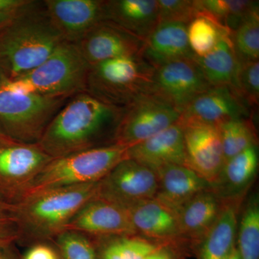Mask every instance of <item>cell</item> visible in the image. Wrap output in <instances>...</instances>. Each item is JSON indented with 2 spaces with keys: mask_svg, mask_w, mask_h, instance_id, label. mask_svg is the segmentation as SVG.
<instances>
[{
  "mask_svg": "<svg viewBox=\"0 0 259 259\" xmlns=\"http://www.w3.org/2000/svg\"><path fill=\"white\" fill-rule=\"evenodd\" d=\"M125 208L138 236L159 243L182 241L176 212L157 199L140 201Z\"/></svg>",
  "mask_w": 259,
  "mask_h": 259,
  "instance_id": "17",
  "label": "cell"
},
{
  "mask_svg": "<svg viewBox=\"0 0 259 259\" xmlns=\"http://www.w3.org/2000/svg\"><path fill=\"white\" fill-rule=\"evenodd\" d=\"M180 123L183 127L186 166L212 186L225 164L218 127L204 124Z\"/></svg>",
  "mask_w": 259,
  "mask_h": 259,
  "instance_id": "13",
  "label": "cell"
},
{
  "mask_svg": "<svg viewBox=\"0 0 259 259\" xmlns=\"http://www.w3.org/2000/svg\"><path fill=\"white\" fill-rule=\"evenodd\" d=\"M54 240L61 259H98L95 243L86 235L66 231Z\"/></svg>",
  "mask_w": 259,
  "mask_h": 259,
  "instance_id": "32",
  "label": "cell"
},
{
  "mask_svg": "<svg viewBox=\"0 0 259 259\" xmlns=\"http://www.w3.org/2000/svg\"><path fill=\"white\" fill-rule=\"evenodd\" d=\"M144 259H177L171 243H161Z\"/></svg>",
  "mask_w": 259,
  "mask_h": 259,
  "instance_id": "37",
  "label": "cell"
},
{
  "mask_svg": "<svg viewBox=\"0 0 259 259\" xmlns=\"http://www.w3.org/2000/svg\"><path fill=\"white\" fill-rule=\"evenodd\" d=\"M18 231L12 204L0 199V248L18 241Z\"/></svg>",
  "mask_w": 259,
  "mask_h": 259,
  "instance_id": "35",
  "label": "cell"
},
{
  "mask_svg": "<svg viewBox=\"0 0 259 259\" xmlns=\"http://www.w3.org/2000/svg\"><path fill=\"white\" fill-rule=\"evenodd\" d=\"M153 171L157 179L154 198L175 212L195 194L212 189L207 181L183 165H163Z\"/></svg>",
  "mask_w": 259,
  "mask_h": 259,
  "instance_id": "19",
  "label": "cell"
},
{
  "mask_svg": "<svg viewBox=\"0 0 259 259\" xmlns=\"http://www.w3.org/2000/svg\"><path fill=\"white\" fill-rule=\"evenodd\" d=\"M53 25L66 42L76 44L105 20L104 0H44Z\"/></svg>",
  "mask_w": 259,
  "mask_h": 259,
  "instance_id": "16",
  "label": "cell"
},
{
  "mask_svg": "<svg viewBox=\"0 0 259 259\" xmlns=\"http://www.w3.org/2000/svg\"><path fill=\"white\" fill-rule=\"evenodd\" d=\"M154 71L141 56L102 61L90 65L86 92L105 103L125 107L152 94Z\"/></svg>",
  "mask_w": 259,
  "mask_h": 259,
  "instance_id": "6",
  "label": "cell"
},
{
  "mask_svg": "<svg viewBox=\"0 0 259 259\" xmlns=\"http://www.w3.org/2000/svg\"><path fill=\"white\" fill-rule=\"evenodd\" d=\"M5 79H6V77H5L4 74H3L2 69H0V84L3 83V81H4Z\"/></svg>",
  "mask_w": 259,
  "mask_h": 259,
  "instance_id": "42",
  "label": "cell"
},
{
  "mask_svg": "<svg viewBox=\"0 0 259 259\" xmlns=\"http://www.w3.org/2000/svg\"><path fill=\"white\" fill-rule=\"evenodd\" d=\"M254 113L233 87L221 85L212 86L196 97L182 112L179 120L182 123L218 127L227 121L253 117Z\"/></svg>",
  "mask_w": 259,
  "mask_h": 259,
  "instance_id": "12",
  "label": "cell"
},
{
  "mask_svg": "<svg viewBox=\"0 0 259 259\" xmlns=\"http://www.w3.org/2000/svg\"><path fill=\"white\" fill-rule=\"evenodd\" d=\"M156 191L155 172L127 158L98 182L97 196L127 207L140 201L154 198Z\"/></svg>",
  "mask_w": 259,
  "mask_h": 259,
  "instance_id": "10",
  "label": "cell"
},
{
  "mask_svg": "<svg viewBox=\"0 0 259 259\" xmlns=\"http://www.w3.org/2000/svg\"><path fill=\"white\" fill-rule=\"evenodd\" d=\"M233 88L250 108L256 112L259 103L258 61H239Z\"/></svg>",
  "mask_w": 259,
  "mask_h": 259,
  "instance_id": "33",
  "label": "cell"
},
{
  "mask_svg": "<svg viewBox=\"0 0 259 259\" xmlns=\"http://www.w3.org/2000/svg\"><path fill=\"white\" fill-rule=\"evenodd\" d=\"M97 183L47 191L11 204L18 226V241L42 243L54 239L88 201L97 196Z\"/></svg>",
  "mask_w": 259,
  "mask_h": 259,
  "instance_id": "3",
  "label": "cell"
},
{
  "mask_svg": "<svg viewBox=\"0 0 259 259\" xmlns=\"http://www.w3.org/2000/svg\"><path fill=\"white\" fill-rule=\"evenodd\" d=\"M225 163L251 146H258V135L252 117L227 121L218 126Z\"/></svg>",
  "mask_w": 259,
  "mask_h": 259,
  "instance_id": "28",
  "label": "cell"
},
{
  "mask_svg": "<svg viewBox=\"0 0 259 259\" xmlns=\"http://www.w3.org/2000/svg\"><path fill=\"white\" fill-rule=\"evenodd\" d=\"M159 24L187 25L198 15L196 0H158Z\"/></svg>",
  "mask_w": 259,
  "mask_h": 259,
  "instance_id": "34",
  "label": "cell"
},
{
  "mask_svg": "<svg viewBox=\"0 0 259 259\" xmlns=\"http://www.w3.org/2000/svg\"><path fill=\"white\" fill-rule=\"evenodd\" d=\"M232 37L223 39L203 57L194 56V61L212 86H233L239 61L233 48Z\"/></svg>",
  "mask_w": 259,
  "mask_h": 259,
  "instance_id": "25",
  "label": "cell"
},
{
  "mask_svg": "<svg viewBox=\"0 0 259 259\" xmlns=\"http://www.w3.org/2000/svg\"><path fill=\"white\" fill-rule=\"evenodd\" d=\"M221 212L201 242L200 259H228L235 248L243 201H222Z\"/></svg>",
  "mask_w": 259,
  "mask_h": 259,
  "instance_id": "24",
  "label": "cell"
},
{
  "mask_svg": "<svg viewBox=\"0 0 259 259\" xmlns=\"http://www.w3.org/2000/svg\"><path fill=\"white\" fill-rule=\"evenodd\" d=\"M90 66L76 44L64 41L41 64L8 81L22 93L71 98L86 92Z\"/></svg>",
  "mask_w": 259,
  "mask_h": 259,
  "instance_id": "5",
  "label": "cell"
},
{
  "mask_svg": "<svg viewBox=\"0 0 259 259\" xmlns=\"http://www.w3.org/2000/svg\"><path fill=\"white\" fill-rule=\"evenodd\" d=\"M93 240L100 247L98 259H144L162 243L138 235L100 237Z\"/></svg>",
  "mask_w": 259,
  "mask_h": 259,
  "instance_id": "27",
  "label": "cell"
},
{
  "mask_svg": "<svg viewBox=\"0 0 259 259\" xmlns=\"http://www.w3.org/2000/svg\"><path fill=\"white\" fill-rule=\"evenodd\" d=\"M105 20L146 40L159 25L158 0H107Z\"/></svg>",
  "mask_w": 259,
  "mask_h": 259,
  "instance_id": "22",
  "label": "cell"
},
{
  "mask_svg": "<svg viewBox=\"0 0 259 259\" xmlns=\"http://www.w3.org/2000/svg\"><path fill=\"white\" fill-rule=\"evenodd\" d=\"M228 259H241V258H240L239 253H238V250H237L236 247H235L234 249L233 250V251H232L231 255H229Z\"/></svg>",
  "mask_w": 259,
  "mask_h": 259,
  "instance_id": "40",
  "label": "cell"
},
{
  "mask_svg": "<svg viewBox=\"0 0 259 259\" xmlns=\"http://www.w3.org/2000/svg\"><path fill=\"white\" fill-rule=\"evenodd\" d=\"M181 113L173 105L147 94L125 107L115 144L131 147L176 123Z\"/></svg>",
  "mask_w": 259,
  "mask_h": 259,
  "instance_id": "9",
  "label": "cell"
},
{
  "mask_svg": "<svg viewBox=\"0 0 259 259\" xmlns=\"http://www.w3.org/2000/svg\"><path fill=\"white\" fill-rule=\"evenodd\" d=\"M0 131H1V130H0Z\"/></svg>",
  "mask_w": 259,
  "mask_h": 259,
  "instance_id": "43",
  "label": "cell"
},
{
  "mask_svg": "<svg viewBox=\"0 0 259 259\" xmlns=\"http://www.w3.org/2000/svg\"><path fill=\"white\" fill-rule=\"evenodd\" d=\"M198 15L207 17L233 34L255 10L258 1L246 0H196Z\"/></svg>",
  "mask_w": 259,
  "mask_h": 259,
  "instance_id": "26",
  "label": "cell"
},
{
  "mask_svg": "<svg viewBox=\"0 0 259 259\" xmlns=\"http://www.w3.org/2000/svg\"><path fill=\"white\" fill-rule=\"evenodd\" d=\"M140 56L155 69L171 61L193 58L195 55L189 44L187 25L159 24L145 40Z\"/></svg>",
  "mask_w": 259,
  "mask_h": 259,
  "instance_id": "20",
  "label": "cell"
},
{
  "mask_svg": "<svg viewBox=\"0 0 259 259\" xmlns=\"http://www.w3.org/2000/svg\"><path fill=\"white\" fill-rule=\"evenodd\" d=\"M30 0H0V13L17 11L28 4Z\"/></svg>",
  "mask_w": 259,
  "mask_h": 259,
  "instance_id": "38",
  "label": "cell"
},
{
  "mask_svg": "<svg viewBox=\"0 0 259 259\" xmlns=\"http://www.w3.org/2000/svg\"><path fill=\"white\" fill-rule=\"evenodd\" d=\"M187 37L194 55L203 57L223 39L233 37V33L211 19L197 15L187 25Z\"/></svg>",
  "mask_w": 259,
  "mask_h": 259,
  "instance_id": "30",
  "label": "cell"
},
{
  "mask_svg": "<svg viewBox=\"0 0 259 259\" xmlns=\"http://www.w3.org/2000/svg\"><path fill=\"white\" fill-rule=\"evenodd\" d=\"M223 202L212 189L199 192L176 214L182 240L201 243L221 212Z\"/></svg>",
  "mask_w": 259,
  "mask_h": 259,
  "instance_id": "21",
  "label": "cell"
},
{
  "mask_svg": "<svg viewBox=\"0 0 259 259\" xmlns=\"http://www.w3.org/2000/svg\"><path fill=\"white\" fill-rule=\"evenodd\" d=\"M53 159L37 144L23 142L0 131V199L13 204Z\"/></svg>",
  "mask_w": 259,
  "mask_h": 259,
  "instance_id": "8",
  "label": "cell"
},
{
  "mask_svg": "<svg viewBox=\"0 0 259 259\" xmlns=\"http://www.w3.org/2000/svg\"><path fill=\"white\" fill-rule=\"evenodd\" d=\"M258 167V146L246 148L225 163L212 189L222 201H243Z\"/></svg>",
  "mask_w": 259,
  "mask_h": 259,
  "instance_id": "23",
  "label": "cell"
},
{
  "mask_svg": "<svg viewBox=\"0 0 259 259\" xmlns=\"http://www.w3.org/2000/svg\"><path fill=\"white\" fill-rule=\"evenodd\" d=\"M194 57L162 65L153 74L152 94L171 104L181 114L196 97L212 87Z\"/></svg>",
  "mask_w": 259,
  "mask_h": 259,
  "instance_id": "11",
  "label": "cell"
},
{
  "mask_svg": "<svg viewBox=\"0 0 259 259\" xmlns=\"http://www.w3.org/2000/svg\"><path fill=\"white\" fill-rule=\"evenodd\" d=\"M144 44L140 37L103 20L75 44L85 60L93 65L109 59L140 56Z\"/></svg>",
  "mask_w": 259,
  "mask_h": 259,
  "instance_id": "15",
  "label": "cell"
},
{
  "mask_svg": "<svg viewBox=\"0 0 259 259\" xmlns=\"http://www.w3.org/2000/svg\"><path fill=\"white\" fill-rule=\"evenodd\" d=\"M127 158L155 170L166 164L186 166L183 127L177 121L166 129L127 149Z\"/></svg>",
  "mask_w": 259,
  "mask_h": 259,
  "instance_id": "18",
  "label": "cell"
},
{
  "mask_svg": "<svg viewBox=\"0 0 259 259\" xmlns=\"http://www.w3.org/2000/svg\"><path fill=\"white\" fill-rule=\"evenodd\" d=\"M66 231L78 232L92 238L136 235L127 209L97 196L75 214Z\"/></svg>",
  "mask_w": 259,
  "mask_h": 259,
  "instance_id": "14",
  "label": "cell"
},
{
  "mask_svg": "<svg viewBox=\"0 0 259 259\" xmlns=\"http://www.w3.org/2000/svg\"><path fill=\"white\" fill-rule=\"evenodd\" d=\"M69 99L22 93L5 79L0 84V130L13 139L37 144Z\"/></svg>",
  "mask_w": 259,
  "mask_h": 259,
  "instance_id": "7",
  "label": "cell"
},
{
  "mask_svg": "<svg viewBox=\"0 0 259 259\" xmlns=\"http://www.w3.org/2000/svg\"><path fill=\"white\" fill-rule=\"evenodd\" d=\"M125 107L101 101L87 92L71 97L38 143L53 158L115 144Z\"/></svg>",
  "mask_w": 259,
  "mask_h": 259,
  "instance_id": "1",
  "label": "cell"
},
{
  "mask_svg": "<svg viewBox=\"0 0 259 259\" xmlns=\"http://www.w3.org/2000/svg\"><path fill=\"white\" fill-rule=\"evenodd\" d=\"M232 39L238 61H258L259 10L245 19L233 32Z\"/></svg>",
  "mask_w": 259,
  "mask_h": 259,
  "instance_id": "31",
  "label": "cell"
},
{
  "mask_svg": "<svg viewBox=\"0 0 259 259\" xmlns=\"http://www.w3.org/2000/svg\"><path fill=\"white\" fill-rule=\"evenodd\" d=\"M64 41L44 1L30 0L0 30V69L7 79H17L41 64Z\"/></svg>",
  "mask_w": 259,
  "mask_h": 259,
  "instance_id": "2",
  "label": "cell"
},
{
  "mask_svg": "<svg viewBox=\"0 0 259 259\" xmlns=\"http://www.w3.org/2000/svg\"><path fill=\"white\" fill-rule=\"evenodd\" d=\"M24 259H60L59 253L46 242L32 245Z\"/></svg>",
  "mask_w": 259,
  "mask_h": 259,
  "instance_id": "36",
  "label": "cell"
},
{
  "mask_svg": "<svg viewBox=\"0 0 259 259\" xmlns=\"http://www.w3.org/2000/svg\"><path fill=\"white\" fill-rule=\"evenodd\" d=\"M3 255H0V259H15L13 255L6 253V252Z\"/></svg>",
  "mask_w": 259,
  "mask_h": 259,
  "instance_id": "41",
  "label": "cell"
},
{
  "mask_svg": "<svg viewBox=\"0 0 259 259\" xmlns=\"http://www.w3.org/2000/svg\"><path fill=\"white\" fill-rule=\"evenodd\" d=\"M18 11V10L15 12H10V13H0V30L4 28L7 25H8L13 20Z\"/></svg>",
  "mask_w": 259,
  "mask_h": 259,
  "instance_id": "39",
  "label": "cell"
},
{
  "mask_svg": "<svg viewBox=\"0 0 259 259\" xmlns=\"http://www.w3.org/2000/svg\"><path fill=\"white\" fill-rule=\"evenodd\" d=\"M241 259H259V201L253 194L247 201L238 221L237 236Z\"/></svg>",
  "mask_w": 259,
  "mask_h": 259,
  "instance_id": "29",
  "label": "cell"
},
{
  "mask_svg": "<svg viewBox=\"0 0 259 259\" xmlns=\"http://www.w3.org/2000/svg\"><path fill=\"white\" fill-rule=\"evenodd\" d=\"M127 146L113 144L53 158L34 177L17 202L47 191L97 183L127 158Z\"/></svg>",
  "mask_w": 259,
  "mask_h": 259,
  "instance_id": "4",
  "label": "cell"
}]
</instances>
